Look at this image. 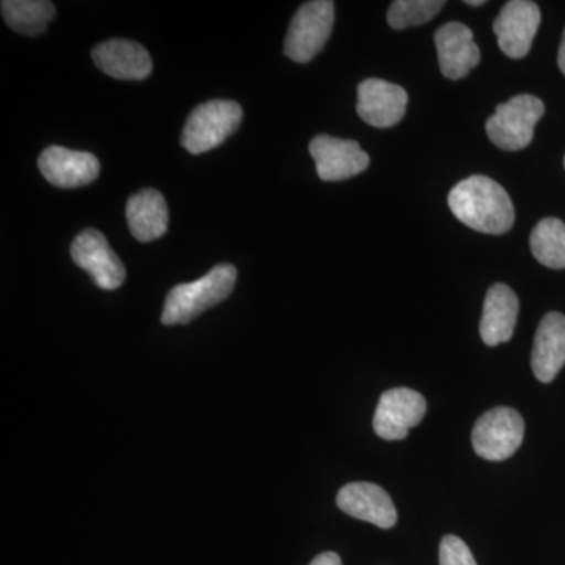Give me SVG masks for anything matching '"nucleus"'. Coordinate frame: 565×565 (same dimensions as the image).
Segmentation results:
<instances>
[{
	"label": "nucleus",
	"instance_id": "f257e3e1",
	"mask_svg": "<svg viewBox=\"0 0 565 565\" xmlns=\"http://www.w3.org/2000/svg\"><path fill=\"white\" fill-rule=\"evenodd\" d=\"M452 214L465 225L486 234H504L515 221L508 192L484 174H473L452 188L448 196Z\"/></svg>",
	"mask_w": 565,
	"mask_h": 565
},
{
	"label": "nucleus",
	"instance_id": "f03ea898",
	"mask_svg": "<svg viewBox=\"0 0 565 565\" xmlns=\"http://www.w3.org/2000/svg\"><path fill=\"white\" fill-rule=\"evenodd\" d=\"M236 278L237 270L233 264H218L200 280L174 286L163 305V326L189 323L207 308L223 302L232 294Z\"/></svg>",
	"mask_w": 565,
	"mask_h": 565
},
{
	"label": "nucleus",
	"instance_id": "7ed1b4c3",
	"mask_svg": "<svg viewBox=\"0 0 565 565\" xmlns=\"http://www.w3.org/2000/svg\"><path fill=\"white\" fill-rule=\"evenodd\" d=\"M243 121V107L230 99H212L192 110L182 132V147L191 154H203L237 131Z\"/></svg>",
	"mask_w": 565,
	"mask_h": 565
},
{
	"label": "nucleus",
	"instance_id": "20e7f679",
	"mask_svg": "<svg viewBox=\"0 0 565 565\" xmlns=\"http://www.w3.org/2000/svg\"><path fill=\"white\" fill-rule=\"evenodd\" d=\"M544 103L537 96L516 95L497 107L487 121V136L501 150H525L533 141L535 125L544 117Z\"/></svg>",
	"mask_w": 565,
	"mask_h": 565
},
{
	"label": "nucleus",
	"instance_id": "39448f33",
	"mask_svg": "<svg viewBox=\"0 0 565 565\" xmlns=\"http://www.w3.org/2000/svg\"><path fill=\"white\" fill-rule=\"evenodd\" d=\"M525 438V422L511 407H494L476 422L471 444L476 455L490 462H503L519 451Z\"/></svg>",
	"mask_w": 565,
	"mask_h": 565
},
{
	"label": "nucleus",
	"instance_id": "423d86ee",
	"mask_svg": "<svg viewBox=\"0 0 565 565\" xmlns=\"http://www.w3.org/2000/svg\"><path fill=\"white\" fill-rule=\"evenodd\" d=\"M334 3L313 0L303 3L294 14L285 40V54L297 63L313 61L332 35Z\"/></svg>",
	"mask_w": 565,
	"mask_h": 565
},
{
	"label": "nucleus",
	"instance_id": "0eeeda50",
	"mask_svg": "<svg viewBox=\"0 0 565 565\" xmlns=\"http://www.w3.org/2000/svg\"><path fill=\"white\" fill-rule=\"evenodd\" d=\"M73 262L90 275L98 288L114 291L126 278L121 259L111 250L106 237L98 230H84L71 244Z\"/></svg>",
	"mask_w": 565,
	"mask_h": 565
},
{
	"label": "nucleus",
	"instance_id": "6e6552de",
	"mask_svg": "<svg viewBox=\"0 0 565 565\" xmlns=\"http://www.w3.org/2000/svg\"><path fill=\"white\" fill-rule=\"evenodd\" d=\"M427 403L412 388L388 390L381 396L374 415V430L384 440H404L426 415Z\"/></svg>",
	"mask_w": 565,
	"mask_h": 565
},
{
	"label": "nucleus",
	"instance_id": "1a4fd4ad",
	"mask_svg": "<svg viewBox=\"0 0 565 565\" xmlns=\"http://www.w3.org/2000/svg\"><path fill=\"white\" fill-rule=\"evenodd\" d=\"M539 25H541V10L537 3L530 0H511L505 3L493 22L500 50L511 58L526 57L533 46Z\"/></svg>",
	"mask_w": 565,
	"mask_h": 565
},
{
	"label": "nucleus",
	"instance_id": "9d476101",
	"mask_svg": "<svg viewBox=\"0 0 565 565\" xmlns=\"http://www.w3.org/2000/svg\"><path fill=\"white\" fill-rule=\"evenodd\" d=\"M316 172L322 181H343L363 173L370 166V156L356 141L338 139L322 134L310 143Z\"/></svg>",
	"mask_w": 565,
	"mask_h": 565
},
{
	"label": "nucleus",
	"instance_id": "9b49d317",
	"mask_svg": "<svg viewBox=\"0 0 565 565\" xmlns=\"http://www.w3.org/2000/svg\"><path fill=\"white\" fill-rule=\"evenodd\" d=\"M39 169L55 188L76 189L95 181L102 166L92 152L50 147L41 152Z\"/></svg>",
	"mask_w": 565,
	"mask_h": 565
},
{
	"label": "nucleus",
	"instance_id": "f8f14e48",
	"mask_svg": "<svg viewBox=\"0 0 565 565\" xmlns=\"http://www.w3.org/2000/svg\"><path fill=\"white\" fill-rule=\"evenodd\" d=\"M408 95L399 85L382 79H366L359 85L356 114L374 128H392L403 120Z\"/></svg>",
	"mask_w": 565,
	"mask_h": 565
},
{
	"label": "nucleus",
	"instance_id": "ddd939ff",
	"mask_svg": "<svg viewBox=\"0 0 565 565\" xmlns=\"http://www.w3.org/2000/svg\"><path fill=\"white\" fill-rule=\"evenodd\" d=\"M337 504L344 514L390 530L397 523L392 497L373 482H351L338 492Z\"/></svg>",
	"mask_w": 565,
	"mask_h": 565
},
{
	"label": "nucleus",
	"instance_id": "4468645a",
	"mask_svg": "<svg viewBox=\"0 0 565 565\" xmlns=\"http://www.w3.org/2000/svg\"><path fill=\"white\" fill-rule=\"evenodd\" d=\"M438 63L446 79L457 81L470 74L481 61L473 32L462 22H448L435 32Z\"/></svg>",
	"mask_w": 565,
	"mask_h": 565
},
{
	"label": "nucleus",
	"instance_id": "2eb2a0df",
	"mask_svg": "<svg viewBox=\"0 0 565 565\" xmlns=\"http://www.w3.org/2000/svg\"><path fill=\"white\" fill-rule=\"evenodd\" d=\"M92 57L95 65L114 79L143 81L152 70L150 54L136 41H104L93 50Z\"/></svg>",
	"mask_w": 565,
	"mask_h": 565
},
{
	"label": "nucleus",
	"instance_id": "dca6fc26",
	"mask_svg": "<svg viewBox=\"0 0 565 565\" xmlns=\"http://www.w3.org/2000/svg\"><path fill=\"white\" fill-rule=\"evenodd\" d=\"M565 364V316L548 313L535 332L531 366L537 381L550 384Z\"/></svg>",
	"mask_w": 565,
	"mask_h": 565
},
{
	"label": "nucleus",
	"instance_id": "f3484780",
	"mask_svg": "<svg viewBox=\"0 0 565 565\" xmlns=\"http://www.w3.org/2000/svg\"><path fill=\"white\" fill-rule=\"evenodd\" d=\"M519 297L509 286L497 282L487 292L479 332L490 348L508 343L514 334L519 318Z\"/></svg>",
	"mask_w": 565,
	"mask_h": 565
},
{
	"label": "nucleus",
	"instance_id": "a211bd4d",
	"mask_svg": "<svg viewBox=\"0 0 565 565\" xmlns=\"http://www.w3.org/2000/svg\"><path fill=\"white\" fill-rule=\"evenodd\" d=\"M126 218L139 243H152L169 228V207L161 192L145 189L128 200Z\"/></svg>",
	"mask_w": 565,
	"mask_h": 565
},
{
	"label": "nucleus",
	"instance_id": "6ab92c4d",
	"mask_svg": "<svg viewBox=\"0 0 565 565\" xmlns=\"http://www.w3.org/2000/svg\"><path fill=\"white\" fill-rule=\"evenodd\" d=\"M2 17L14 32L35 36L54 20L55 6L50 0H3Z\"/></svg>",
	"mask_w": 565,
	"mask_h": 565
},
{
	"label": "nucleus",
	"instance_id": "aec40b11",
	"mask_svg": "<svg viewBox=\"0 0 565 565\" xmlns=\"http://www.w3.org/2000/svg\"><path fill=\"white\" fill-rule=\"evenodd\" d=\"M531 252L550 269H565V225L559 218H544L531 233Z\"/></svg>",
	"mask_w": 565,
	"mask_h": 565
},
{
	"label": "nucleus",
	"instance_id": "412c9836",
	"mask_svg": "<svg viewBox=\"0 0 565 565\" xmlns=\"http://www.w3.org/2000/svg\"><path fill=\"white\" fill-rule=\"evenodd\" d=\"M444 0H396L388 10L390 28L396 31L426 24L444 9Z\"/></svg>",
	"mask_w": 565,
	"mask_h": 565
},
{
	"label": "nucleus",
	"instance_id": "4be33fe9",
	"mask_svg": "<svg viewBox=\"0 0 565 565\" xmlns=\"http://www.w3.org/2000/svg\"><path fill=\"white\" fill-rule=\"evenodd\" d=\"M440 565H478L473 553L457 535L448 534L440 542Z\"/></svg>",
	"mask_w": 565,
	"mask_h": 565
},
{
	"label": "nucleus",
	"instance_id": "5701e85b",
	"mask_svg": "<svg viewBox=\"0 0 565 565\" xmlns=\"http://www.w3.org/2000/svg\"><path fill=\"white\" fill-rule=\"evenodd\" d=\"M310 565H343V563H341V557L337 553L327 552L316 556Z\"/></svg>",
	"mask_w": 565,
	"mask_h": 565
},
{
	"label": "nucleus",
	"instance_id": "b1692460",
	"mask_svg": "<svg viewBox=\"0 0 565 565\" xmlns=\"http://www.w3.org/2000/svg\"><path fill=\"white\" fill-rule=\"evenodd\" d=\"M557 65H559V70L563 71L565 76V31L563 40H561L559 54H557Z\"/></svg>",
	"mask_w": 565,
	"mask_h": 565
},
{
	"label": "nucleus",
	"instance_id": "393cba45",
	"mask_svg": "<svg viewBox=\"0 0 565 565\" xmlns=\"http://www.w3.org/2000/svg\"><path fill=\"white\" fill-rule=\"evenodd\" d=\"M467 3L468 6H471V7H479V6H484V0H467Z\"/></svg>",
	"mask_w": 565,
	"mask_h": 565
},
{
	"label": "nucleus",
	"instance_id": "a878e982",
	"mask_svg": "<svg viewBox=\"0 0 565 565\" xmlns=\"http://www.w3.org/2000/svg\"><path fill=\"white\" fill-rule=\"evenodd\" d=\"M564 167H565V159H564Z\"/></svg>",
	"mask_w": 565,
	"mask_h": 565
}]
</instances>
